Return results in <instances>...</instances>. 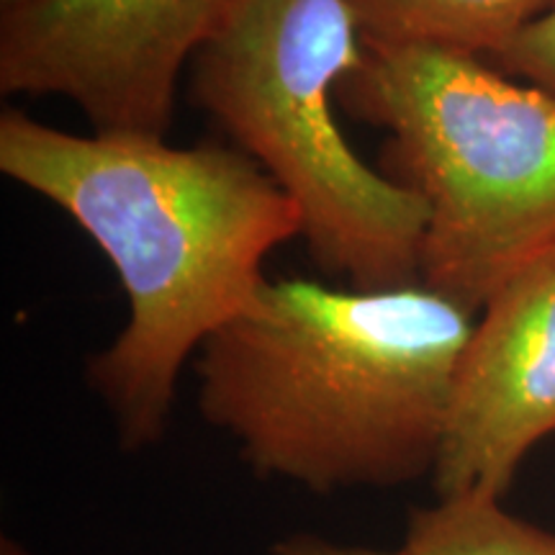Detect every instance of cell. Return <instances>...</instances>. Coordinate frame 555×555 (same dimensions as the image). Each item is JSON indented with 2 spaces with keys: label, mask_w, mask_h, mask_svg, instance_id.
I'll list each match as a JSON object with an SVG mask.
<instances>
[{
  "label": "cell",
  "mask_w": 555,
  "mask_h": 555,
  "mask_svg": "<svg viewBox=\"0 0 555 555\" xmlns=\"http://www.w3.org/2000/svg\"><path fill=\"white\" fill-rule=\"evenodd\" d=\"M0 170L103 249L129 319L88 363L124 450L157 446L183 365L247 307L262 262L301 237V217L242 150L165 137L69 134L18 108L0 116Z\"/></svg>",
  "instance_id": "obj_1"
},
{
  "label": "cell",
  "mask_w": 555,
  "mask_h": 555,
  "mask_svg": "<svg viewBox=\"0 0 555 555\" xmlns=\"http://www.w3.org/2000/svg\"><path fill=\"white\" fill-rule=\"evenodd\" d=\"M476 319L422 283L266 278L198 350V406L253 474L311 494L433 476Z\"/></svg>",
  "instance_id": "obj_2"
},
{
  "label": "cell",
  "mask_w": 555,
  "mask_h": 555,
  "mask_svg": "<svg viewBox=\"0 0 555 555\" xmlns=\"http://www.w3.org/2000/svg\"><path fill=\"white\" fill-rule=\"evenodd\" d=\"M363 47L337 101L388 131L380 172L425 201L420 283L476 314L555 247V95L474 54Z\"/></svg>",
  "instance_id": "obj_3"
},
{
  "label": "cell",
  "mask_w": 555,
  "mask_h": 555,
  "mask_svg": "<svg viewBox=\"0 0 555 555\" xmlns=\"http://www.w3.org/2000/svg\"><path fill=\"white\" fill-rule=\"evenodd\" d=\"M363 50L347 0H245L193 57L189 88L294 201L317 266L376 291L420 283L427 206L339 129L337 88Z\"/></svg>",
  "instance_id": "obj_4"
},
{
  "label": "cell",
  "mask_w": 555,
  "mask_h": 555,
  "mask_svg": "<svg viewBox=\"0 0 555 555\" xmlns=\"http://www.w3.org/2000/svg\"><path fill=\"white\" fill-rule=\"evenodd\" d=\"M245 0H26L0 18V90L75 103L99 134L165 137L178 80Z\"/></svg>",
  "instance_id": "obj_5"
},
{
  "label": "cell",
  "mask_w": 555,
  "mask_h": 555,
  "mask_svg": "<svg viewBox=\"0 0 555 555\" xmlns=\"http://www.w3.org/2000/svg\"><path fill=\"white\" fill-rule=\"evenodd\" d=\"M481 311L433 474L437 496H504L532 448L555 433V247Z\"/></svg>",
  "instance_id": "obj_6"
},
{
  "label": "cell",
  "mask_w": 555,
  "mask_h": 555,
  "mask_svg": "<svg viewBox=\"0 0 555 555\" xmlns=\"http://www.w3.org/2000/svg\"><path fill=\"white\" fill-rule=\"evenodd\" d=\"M365 44L437 47L491 60L555 0H347Z\"/></svg>",
  "instance_id": "obj_7"
},
{
  "label": "cell",
  "mask_w": 555,
  "mask_h": 555,
  "mask_svg": "<svg viewBox=\"0 0 555 555\" xmlns=\"http://www.w3.org/2000/svg\"><path fill=\"white\" fill-rule=\"evenodd\" d=\"M504 496H437L409 515V555H555V530L512 515Z\"/></svg>",
  "instance_id": "obj_8"
},
{
  "label": "cell",
  "mask_w": 555,
  "mask_h": 555,
  "mask_svg": "<svg viewBox=\"0 0 555 555\" xmlns=\"http://www.w3.org/2000/svg\"><path fill=\"white\" fill-rule=\"evenodd\" d=\"M486 62L509 78L555 95V5Z\"/></svg>",
  "instance_id": "obj_9"
},
{
  "label": "cell",
  "mask_w": 555,
  "mask_h": 555,
  "mask_svg": "<svg viewBox=\"0 0 555 555\" xmlns=\"http://www.w3.org/2000/svg\"><path fill=\"white\" fill-rule=\"evenodd\" d=\"M270 555H409L404 547L399 551H376V547L343 545L317 535H291L273 545Z\"/></svg>",
  "instance_id": "obj_10"
},
{
  "label": "cell",
  "mask_w": 555,
  "mask_h": 555,
  "mask_svg": "<svg viewBox=\"0 0 555 555\" xmlns=\"http://www.w3.org/2000/svg\"><path fill=\"white\" fill-rule=\"evenodd\" d=\"M21 3H26V0H0V5H3V11L16 9V5H21Z\"/></svg>",
  "instance_id": "obj_11"
}]
</instances>
